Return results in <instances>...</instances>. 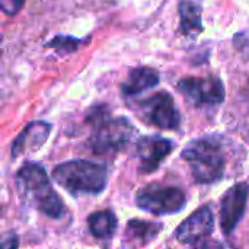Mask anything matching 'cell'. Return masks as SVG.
I'll return each mask as SVG.
<instances>
[{"label": "cell", "mask_w": 249, "mask_h": 249, "mask_svg": "<svg viewBox=\"0 0 249 249\" xmlns=\"http://www.w3.org/2000/svg\"><path fill=\"white\" fill-rule=\"evenodd\" d=\"M16 188L22 200L42 214L51 219H58L63 214L64 204L41 165L25 163L16 172Z\"/></svg>", "instance_id": "1"}, {"label": "cell", "mask_w": 249, "mask_h": 249, "mask_svg": "<svg viewBox=\"0 0 249 249\" xmlns=\"http://www.w3.org/2000/svg\"><path fill=\"white\" fill-rule=\"evenodd\" d=\"M107 178L105 165L85 159L69 160L53 169V179L73 196L101 194L107 185Z\"/></svg>", "instance_id": "2"}, {"label": "cell", "mask_w": 249, "mask_h": 249, "mask_svg": "<svg viewBox=\"0 0 249 249\" xmlns=\"http://www.w3.org/2000/svg\"><path fill=\"white\" fill-rule=\"evenodd\" d=\"M190 165L191 174L198 184L217 182L225 172L226 158L222 143L216 137L193 140L181 153Z\"/></svg>", "instance_id": "3"}, {"label": "cell", "mask_w": 249, "mask_h": 249, "mask_svg": "<svg viewBox=\"0 0 249 249\" xmlns=\"http://www.w3.org/2000/svg\"><path fill=\"white\" fill-rule=\"evenodd\" d=\"M88 123L93 124V133L88 142L96 155L115 153L123 150L134 134V127L125 118H111L104 108H93Z\"/></svg>", "instance_id": "4"}, {"label": "cell", "mask_w": 249, "mask_h": 249, "mask_svg": "<svg viewBox=\"0 0 249 249\" xmlns=\"http://www.w3.org/2000/svg\"><path fill=\"white\" fill-rule=\"evenodd\" d=\"M185 201L182 190L159 184L147 185L136 194L137 207L156 216L178 213L185 207Z\"/></svg>", "instance_id": "5"}, {"label": "cell", "mask_w": 249, "mask_h": 249, "mask_svg": "<svg viewBox=\"0 0 249 249\" xmlns=\"http://www.w3.org/2000/svg\"><path fill=\"white\" fill-rule=\"evenodd\" d=\"M140 115L146 123L160 130H177L181 124L179 111L171 93L160 90L139 104Z\"/></svg>", "instance_id": "6"}, {"label": "cell", "mask_w": 249, "mask_h": 249, "mask_svg": "<svg viewBox=\"0 0 249 249\" xmlns=\"http://www.w3.org/2000/svg\"><path fill=\"white\" fill-rule=\"evenodd\" d=\"M178 90L197 108H216L225 101V86L213 76L181 79Z\"/></svg>", "instance_id": "7"}, {"label": "cell", "mask_w": 249, "mask_h": 249, "mask_svg": "<svg viewBox=\"0 0 249 249\" xmlns=\"http://www.w3.org/2000/svg\"><path fill=\"white\" fill-rule=\"evenodd\" d=\"M249 197V185L245 182L235 184L222 197L220 226L225 235H231L242 220Z\"/></svg>", "instance_id": "8"}, {"label": "cell", "mask_w": 249, "mask_h": 249, "mask_svg": "<svg viewBox=\"0 0 249 249\" xmlns=\"http://www.w3.org/2000/svg\"><path fill=\"white\" fill-rule=\"evenodd\" d=\"M174 150V143L169 139L158 136L142 137L136 144V155L139 159L140 174H150L156 171L160 163Z\"/></svg>", "instance_id": "9"}, {"label": "cell", "mask_w": 249, "mask_h": 249, "mask_svg": "<svg viewBox=\"0 0 249 249\" xmlns=\"http://www.w3.org/2000/svg\"><path fill=\"white\" fill-rule=\"evenodd\" d=\"M214 229V216L209 206H203L196 210L188 219H185L177 229L175 238L185 245H197L203 239H207Z\"/></svg>", "instance_id": "10"}, {"label": "cell", "mask_w": 249, "mask_h": 249, "mask_svg": "<svg viewBox=\"0 0 249 249\" xmlns=\"http://www.w3.org/2000/svg\"><path fill=\"white\" fill-rule=\"evenodd\" d=\"M51 131V124L44 123V121H34L29 123L20 134L12 142L10 146V155L12 158L20 156L25 150H36L44 144V142L48 139Z\"/></svg>", "instance_id": "11"}, {"label": "cell", "mask_w": 249, "mask_h": 249, "mask_svg": "<svg viewBox=\"0 0 249 249\" xmlns=\"http://www.w3.org/2000/svg\"><path fill=\"white\" fill-rule=\"evenodd\" d=\"M159 80H160L159 73L155 69L142 66L130 71L127 80L121 85V92L124 96L133 98L143 93L147 89L155 88L159 83Z\"/></svg>", "instance_id": "12"}, {"label": "cell", "mask_w": 249, "mask_h": 249, "mask_svg": "<svg viewBox=\"0 0 249 249\" xmlns=\"http://www.w3.org/2000/svg\"><path fill=\"white\" fill-rule=\"evenodd\" d=\"M179 29L185 36H196L203 31L201 9L193 0H181L179 3Z\"/></svg>", "instance_id": "13"}, {"label": "cell", "mask_w": 249, "mask_h": 249, "mask_svg": "<svg viewBox=\"0 0 249 249\" xmlns=\"http://www.w3.org/2000/svg\"><path fill=\"white\" fill-rule=\"evenodd\" d=\"M160 231H162V225H159V223H152V222H146V220L133 219V220H130L127 223L124 236L131 244L146 245L152 239H155L159 235Z\"/></svg>", "instance_id": "14"}, {"label": "cell", "mask_w": 249, "mask_h": 249, "mask_svg": "<svg viewBox=\"0 0 249 249\" xmlns=\"http://www.w3.org/2000/svg\"><path fill=\"white\" fill-rule=\"evenodd\" d=\"M88 226L96 239H109L117 229V217L111 210L95 212L88 217Z\"/></svg>", "instance_id": "15"}, {"label": "cell", "mask_w": 249, "mask_h": 249, "mask_svg": "<svg viewBox=\"0 0 249 249\" xmlns=\"http://www.w3.org/2000/svg\"><path fill=\"white\" fill-rule=\"evenodd\" d=\"M80 44V41L77 38H73V36H63V35H58V36H54L48 44L47 47H51V48H57L60 51H74L77 48V45Z\"/></svg>", "instance_id": "16"}, {"label": "cell", "mask_w": 249, "mask_h": 249, "mask_svg": "<svg viewBox=\"0 0 249 249\" xmlns=\"http://www.w3.org/2000/svg\"><path fill=\"white\" fill-rule=\"evenodd\" d=\"M23 3L25 0H1V7L6 13L15 15L23 6Z\"/></svg>", "instance_id": "17"}]
</instances>
